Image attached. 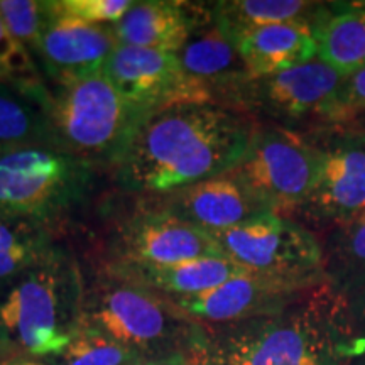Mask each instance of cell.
Here are the masks:
<instances>
[{
	"mask_svg": "<svg viewBox=\"0 0 365 365\" xmlns=\"http://www.w3.org/2000/svg\"><path fill=\"white\" fill-rule=\"evenodd\" d=\"M257 122L215 103H180L149 115L117 166L113 182L139 198L171 193L232 171Z\"/></svg>",
	"mask_w": 365,
	"mask_h": 365,
	"instance_id": "1",
	"label": "cell"
},
{
	"mask_svg": "<svg viewBox=\"0 0 365 365\" xmlns=\"http://www.w3.org/2000/svg\"><path fill=\"white\" fill-rule=\"evenodd\" d=\"M200 365H350L365 355L350 301L328 282L286 309L228 325H203Z\"/></svg>",
	"mask_w": 365,
	"mask_h": 365,
	"instance_id": "2",
	"label": "cell"
},
{
	"mask_svg": "<svg viewBox=\"0 0 365 365\" xmlns=\"http://www.w3.org/2000/svg\"><path fill=\"white\" fill-rule=\"evenodd\" d=\"M85 289L81 266L59 244L0 281V360H44L65 349L80 327Z\"/></svg>",
	"mask_w": 365,
	"mask_h": 365,
	"instance_id": "3",
	"label": "cell"
},
{
	"mask_svg": "<svg viewBox=\"0 0 365 365\" xmlns=\"http://www.w3.org/2000/svg\"><path fill=\"white\" fill-rule=\"evenodd\" d=\"M80 325L143 359L185 355L202 349L205 327L181 313L166 296L100 271L86 282Z\"/></svg>",
	"mask_w": 365,
	"mask_h": 365,
	"instance_id": "4",
	"label": "cell"
},
{
	"mask_svg": "<svg viewBox=\"0 0 365 365\" xmlns=\"http://www.w3.org/2000/svg\"><path fill=\"white\" fill-rule=\"evenodd\" d=\"M56 145L93 170H113L149 117L113 88L103 73L49 86Z\"/></svg>",
	"mask_w": 365,
	"mask_h": 365,
	"instance_id": "5",
	"label": "cell"
},
{
	"mask_svg": "<svg viewBox=\"0 0 365 365\" xmlns=\"http://www.w3.org/2000/svg\"><path fill=\"white\" fill-rule=\"evenodd\" d=\"M95 170L58 145L0 154V217L54 225L90 196Z\"/></svg>",
	"mask_w": 365,
	"mask_h": 365,
	"instance_id": "6",
	"label": "cell"
},
{
	"mask_svg": "<svg viewBox=\"0 0 365 365\" xmlns=\"http://www.w3.org/2000/svg\"><path fill=\"white\" fill-rule=\"evenodd\" d=\"M212 237L223 257L249 272L307 286L327 282L322 239L291 217L266 213Z\"/></svg>",
	"mask_w": 365,
	"mask_h": 365,
	"instance_id": "7",
	"label": "cell"
},
{
	"mask_svg": "<svg viewBox=\"0 0 365 365\" xmlns=\"http://www.w3.org/2000/svg\"><path fill=\"white\" fill-rule=\"evenodd\" d=\"M304 134L317 149L318 175L307 202L291 218L323 235L365 212V134L344 125Z\"/></svg>",
	"mask_w": 365,
	"mask_h": 365,
	"instance_id": "8",
	"label": "cell"
},
{
	"mask_svg": "<svg viewBox=\"0 0 365 365\" xmlns=\"http://www.w3.org/2000/svg\"><path fill=\"white\" fill-rule=\"evenodd\" d=\"M232 173L272 213L293 217L317 181L318 154L304 132L257 124Z\"/></svg>",
	"mask_w": 365,
	"mask_h": 365,
	"instance_id": "9",
	"label": "cell"
},
{
	"mask_svg": "<svg viewBox=\"0 0 365 365\" xmlns=\"http://www.w3.org/2000/svg\"><path fill=\"white\" fill-rule=\"evenodd\" d=\"M341 80V73L314 58L276 75L245 80L232 91L227 107L257 124L308 132L322 127L323 108Z\"/></svg>",
	"mask_w": 365,
	"mask_h": 365,
	"instance_id": "10",
	"label": "cell"
},
{
	"mask_svg": "<svg viewBox=\"0 0 365 365\" xmlns=\"http://www.w3.org/2000/svg\"><path fill=\"white\" fill-rule=\"evenodd\" d=\"M113 88L149 115L180 103H215V95L182 70L178 54L120 46L103 68Z\"/></svg>",
	"mask_w": 365,
	"mask_h": 365,
	"instance_id": "11",
	"label": "cell"
},
{
	"mask_svg": "<svg viewBox=\"0 0 365 365\" xmlns=\"http://www.w3.org/2000/svg\"><path fill=\"white\" fill-rule=\"evenodd\" d=\"M205 257H223L210 232L166 213L137 208L113 228L105 262L168 266Z\"/></svg>",
	"mask_w": 365,
	"mask_h": 365,
	"instance_id": "12",
	"label": "cell"
},
{
	"mask_svg": "<svg viewBox=\"0 0 365 365\" xmlns=\"http://www.w3.org/2000/svg\"><path fill=\"white\" fill-rule=\"evenodd\" d=\"M137 208L166 213L210 234L272 213L232 171L171 193L139 198Z\"/></svg>",
	"mask_w": 365,
	"mask_h": 365,
	"instance_id": "13",
	"label": "cell"
},
{
	"mask_svg": "<svg viewBox=\"0 0 365 365\" xmlns=\"http://www.w3.org/2000/svg\"><path fill=\"white\" fill-rule=\"evenodd\" d=\"M309 287L313 286L245 272L205 293L166 298L181 313L202 325H228L279 313Z\"/></svg>",
	"mask_w": 365,
	"mask_h": 365,
	"instance_id": "14",
	"label": "cell"
},
{
	"mask_svg": "<svg viewBox=\"0 0 365 365\" xmlns=\"http://www.w3.org/2000/svg\"><path fill=\"white\" fill-rule=\"evenodd\" d=\"M117 46L110 27L81 24L56 17L49 11L36 65L51 85L71 83L103 73L105 63Z\"/></svg>",
	"mask_w": 365,
	"mask_h": 365,
	"instance_id": "15",
	"label": "cell"
},
{
	"mask_svg": "<svg viewBox=\"0 0 365 365\" xmlns=\"http://www.w3.org/2000/svg\"><path fill=\"white\" fill-rule=\"evenodd\" d=\"M208 11L210 4L202 2L139 0L110 29L120 46L178 54Z\"/></svg>",
	"mask_w": 365,
	"mask_h": 365,
	"instance_id": "16",
	"label": "cell"
},
{
	"mask_svg": "<svg viewBox=\"0 0 365 365\" xmlns=\"http://www.w3.org/2000/svg\"><path fill=\"white\" fill-rule=\"evenodd\" d=\"M178 59L186 75L213 91L217 105L222 107H227L232 91L250 78L235 44L213 21L212 7L191 31Z\"/></svg>",
	"mask_w": 365,
	"mask_h": 365,
	"instance_id": "17",
	"label": "cell"
},
{
	"mask_svg": "<svg viewBox=\"0 0 365 365\" xmlns=\"http://www.w3.org/2000/svg\"><path fill=\"white\" fill-rule=\"evenodd\" d=\"M29 145H56L43 78L0 80V154Z\"/></svg>",
	"mask_w": 365,
	"mask_h": 365,
	"instance_id": "18",
	"label": "cell"
},
{
	"mask_svg": "<svg viewBox=\"0 0 365 365\" xmlns=\"http://www.w3.org/2000/svg\"><path fill=\"white\" fill-rule=\"evenodd\" d=\"M102 272L168 298H180L205 293L249 271L227 257H205L168 266L103 262Z\"/></svg>",
	"mask_w": 365,
	"mask_h": 365,
	"instance_id": "19",
	"label": "cell"
},
{
	"mask_svg": "<svg viewBox=\"0 0 365 365\" xmlns=\"http://www.w3.org/2000/svg\"><path fill=\"white\" fill-rule=\"evenodd\" d=\"M250 78H262L317 58L313 27L309 22H284L250 31L235 41Z\"/></svg>",
	"mask_w": 365,
	"mask_h": 365,
	"instance_id": "20",
	"label": "cell"
},
{
	"mask_svg": "<svg viewBox=\"0 0 365 365\" xmlns=\"http://www.w3.org/2000/svg\"><path fill=\"white\" fill-rule=\"evenodd\" d=\"M312 27L318 59L344 76L365 68V2H325Z\"/></svg>",
	"mask_w": 365,
	"mask_h": 365,
	"instance_id": "21",
	"label": "cell"
},
{
	"mask_svg": "<svg viewBox=\"0 0 365 365\" xmlns=\"http://www.w3.org/2000/svg\"><path fill=\"white\" fill-rule=\"evenodd\" d=\"M325 2L308 0H220L212 2V16L232 43L250 31L284 22H309L317 19Z\"/></svg>",
	"mask_w": 365,
	"mask_h": 365,
	"instance_id": "22",
	"label": "cell"
},
{
	"mask_svg": "<svg viewBox=\"0 0 365 365\" xmlns=\"http://www.w3.org/2000/svg\"><path fill=\"white\" fill-rule=\"evenodd\" d=\"M319 239L327 282L350 301L365 289V212Z\"/></svg>",
	"mask_w": 365,
	"mask_h": 365,
	"instance_id": "23",
	"label": "cell"
},
{
	"mask_svg": "<svg viewBox=\"0 0 365 365\" xmlns=\"http://www.w3.org/2000/svg\"><path fill=\"white\" fill-rule=\"evenodd\" d=\"M54 245L56 237L49 223L0 217V281L43 261Z\"/></svg>",
	"mask_w": 365,
	"mask_h": 365,
	"instance_id": "24",
	"label": "cell"
},
{
	"mask_svg": "<svg viewBox=\"0 0 365 365\" xmlns=\"http://www.w3.org/2000/svg\"><path fill=\"white\" fill-rule=\"evenodd\" d=\"M139 360H143L139 354L80 325L65 349L43 362L48 365H134Z\"/></svg>",
	"mask_w": 365,
	"mask_h": 365,
	"instance_id": "25",
	"label": "cell"
},
{
	"mask_svg": "<svg viewBox=\"0 0 365 365\" xmlns=\"http://www.w3.org/2000/svg\"><path fill=\"white\" fill-rule=\"evenodd\" d=\"M0 16L14 39L36 61L49 21L48 0H0Z\"/></svg>",
	"mask_w": 365,
	"mask_h": 365,
	"instance_id": "26",
	"label": "cell"
},
{
	"mask_svg": "<svg viewBox=\"0 0 365 365\" xmlns=\"http://www.w3.org/2000/svg\"><path fill=\"white\" fill-rule=\"evenodd\" d=\"M134 0H48L51 14L88 26L110 27L129 11Z\"/></svg>",
	"mask_w": 365,
	"mask_h": 365,
	"instance_id": "27",
	"label": "cell"
},
{
	"mask_svg": "<svg viewBox=\"0 0 365 365\" xmlns=\"http://www.w3.org/2000/svg\"><path fill=\"white\" fill-rule=\"evenodd\" d=\"M365 110V68L344 76L322 113V127L340 125Z\"/></svg>",
	"mask_w": 365,
	"mask_h": 365,
	"instance_id": "28",
	"label": "cell"
},
{
	"mask_svg": "<svg viewBox=\"0 0 365 365\" xmlns=\"http://www.w3.org/2000/svg\"><path fill=\"white\" fill-rule=\"evenodd\" d=\"M0 78H43L29 53L14 39L0 16Z\"/></svg>",
	"mask_w": 365,
	"mask_h": 365,
	"instance_id": "29",
	"label": "cell"
},
{
	"mask_svg": "<svg viewBox=\"0 0 365 365\" xmlns=\"http://www.w3.org/2000/svg\"><path fill=\"white\" fill-rule=\"evenodd\" d=\"M350 309H352V317L359 333L365 339V289L350 299Z\"/></svg>",
	"mask_w": 365,
	"mask_h": 365,
	"instance_id": "30",
	"label": "cell"
},
{
	"mask_svg": "<svg viewBox=\"0 0 365 365\" xmlns=\"http://www.w3.org/2000/svg\"><path fill=\"white\" fill-rule=\"evenodd\" d=\"M134 365H195L193 360L185 355H173V357L161 359H143Z\"/></svg>",
	"mask_w": 365,
	"mask_h": 365,
	"instance_id": "31",
	"label": "cell"
},
{
	"mask_svg": "<svg viewBox=\"0 0 365 365\" xmlns=\"http://www.w3.org/2000/svg\"><path fill=\"white\" fill-rule=\"evenodd\" d=\"M340 125L349 127V129H354V130L365 134V110L355 113L354 117H350L349 120L344 122V124H340Z\"/></svg>",
	"mask_w": 365,
	"mask_h": 365,
	"instance_id": "32",
	"label": "cell"
},
{
	"mask_svg": "<svg viewBox=\"0 0 365 365\" xmlns=\"http://www.w3.org/2000/svg\"><path fill=\"white\" fill-rule=\"evenodd\" d=\"M0 365H48L43 360L36 359H12V360H0Z\"/></svg>",
	"mask_w": 365,
	"mask_h": 365,
	"instance_id": "33",
	"label": "cell"
},
{
	"mask_svg": "<svg viewBox=\"0 0 365 365\" xmlns=\"http://www.w3.org/2000/svg\"><path fill=\"white\" fill-rule=\"evenodd\" d=\"M350 365H365V355H364V357L357 359V360H355V362H352Z\"/></svg>",
	"mask_w": 365,
	"mask_h": 365,
	"instance_id": "34",
	"label": "cell"
},
{
	"mask_svg": "<svg viewBox=\"0 0 365 365\" xmlns=\"http://www.w3.org/2000/svg\"><path fill=\"white\" fill-rule=\"evenodd\" d=\"M193 364H195V362H193ZM195 365H200V364H195Z\"/></svg>",
	"mask_w": 365,
	"mask_h": 365,
	"instance_id": "35",
	"label": "cell"
},
{
	"mask_svg": "<svg viewBox=\"0 0 365 365\" xmlns=\"http://www.w3.org/2000/svg\"><path fill=\"white\" fill-rule=\"evenodd\" d=\"M0 80H4V78H0Z\"/></svg>",
	"mask_w": 365,
	"mask_h": 365,
	"instance_id": "36",
	"label": "cell"
}]
</instances>
